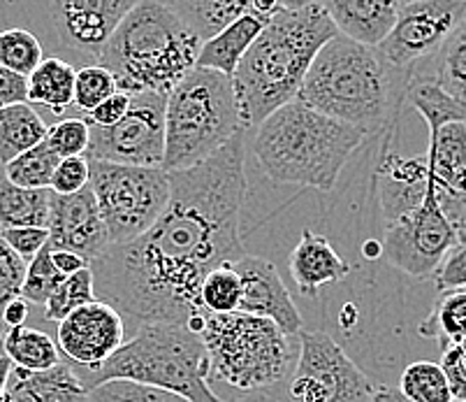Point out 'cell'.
<instances>
[{"instance_id": "1", "label": "cell", "mask_w": 466, "mask_h": 402, "mask_svg": "<svg viewBox=\"0 0 466 402\" xmlns=\"http://www.w3.org/2000/svg\"><path fill=\"white\" fill-rule=\"evenodd\" d=\"M244 168L247 145L244 133H237L205 163L169 172L172 191L158 222L88 265L96 298L142 325H188L205 314L200 286L207 274L247 256L239 238Z\"/></svg>"}, {"instance_id": "2", "label": "cell", "mask_w": 466, "mask_h": 402, "mask_svg": "<svg viewBox=\"0 0 466 402\" xmlns=\"http://www.w3.org/2000/svg\"><path fill=\"white\" fill-rule=\"evenodd\" d=\"M337 36L323 3H283L232 75L241 129L298 98L316 54Z\"/></svg>"}, {"instance_id": "3", "label": "cell", "mask_w": 466, "mask_h": 402, "mask_svg": "<svg viewBox=\"0 0 466 402\" xmlns=\"http://www.w3.org/2000/svg\"><path fill=\"white\" fill-rule=\"evenodd\" d=\"M397 73L401 70L390 67L379 49L337 36L316 54L295 100L374 135L395 121L406 96L410 77L400 79Z\"/></svg>"}, {"instance_id": "4", "label": "cell", "mask_w": 466, "mask_h": 402, "mask_svg": "<svg viewBox=\"0 0 466 402\" xmlns=\"http://www.w3.org/2000/svg\"><path fill=\"white\" fill-rule=\"evenodd\" d=\"M200 46V37L169 3L135 0L105 45L97 66L112 75L116 91L167 96L193 70Z\"/></svg>"}, {"instance_id": "5", "label": "cell", "mask_w": 466, "mask_h": 402, "mask_svg": "<svg viewBox=\"0 0 466 402\" xmlns=\"http://www.w3.org/2000/svg\"><path fill=\"white\" fill-rule=\"evenodd\" d=\"M364 139L367 135L353 126L292 100L258 126L253 154L262 172L277 184L328 193Z\"/></svg>"}, {"instance_id": "6", "label": "cell", "mask_w": 466, "mask_h": 402, "mask_svg": "<svg viewBox=\"0 0 466 402\" xmlns=\"http://www.w3.org/2000/svg\"><path fill=\"white\" fill-rule=\"evenodd\" d=\"M86 388L112 379L147 384L188 402H223L209 387V358L200 335L181 324H147L96 370Z\"/></svg>"}, {"instance_id": "7", "label": "cell", "mask_w": 466, "mask_h": 402, "mask_svg": "<svg viewBox=\"0 0 466 402\" xmlns=\"http://www.w3.org/2000/svg\"><path fill=\"white\" fill-rule=\"evenodd\" d=\"M241 129L232 77L193 67L165 98V172L205 163Z\"/></svg>"}, {"instance_id": "8", "label": "cell", "mask_w": 466, "mask_h": 402, "mask_svg": "<svg viewBox=\"0 0 466 402\" xmlns=\"http://www.w3.org/2000/svg\"><path fill=\"white\" fill-rule=\"evenodd\" d=\"M200 340L209 376L244 393L272 391L288 379L298 354L274 321L244 314H207Z\"/></svg>"}, {"instance_id": "9", "label": "cell", "mask_w": 466, "mask_h": 402, "mask_svg": "<svg viewBox=\"0 0 466 402\" xmlns=\"http://www.w3.org/2000/svg\"><path fill=\"white\" fill-rule=\"evenodd\" d=\"M91 186L109 247L130 244L149 231L169 202V172L91 160Z\"/></svg>"}, {"instance_id": "10", "label": "cell", "mask_w": 466, "mask_h": 402, "mask_svg": "<svg viewBox=\"0 0 466 402\" xmlns=\"http://www.w3.org/2000/svg\"><path fill=\"white\" fill-rule=\"evenodd\" d=\"M376 384L323 330H302L286 402H371Z\"/></svg>"}, {"instance_id": "11", "label": "cell", "mask_w": 466, "mask_h": 402, "mask_svg": "<svg viewBox=\"0 0 466 402\" xmlns=\"http://www.w3.org/2000/svg\"><path fill=\"white\" fill-rule=\"evenodd\" d=\"M460 244L457 226L441 210L434 186L427 189L425 202L406 217L385 223L380 253L392 268L413 279L434 277L448 253Z\"/></svg>"}, {"instance_id": "12", "label": "cell", "mask_w": 466, "mask_h": 402, "mask_svg": "<svg viewBox=\"0 0 466 402\" xmlns=\"http://www.w3.org/2000/svg\"><path fill=\"white\" fill-rule=\"evenodd\" d=\"M165 98L158 93L130 96V108L118 124L91 129L86 159L135 168H163Z\"/></svg>"}, {"instance_id": "13", "label": "cell", "mask_w": 466, "mask_h": 402, "mask_svg": "<svg viewBox=\"0 0 466 402\" xmlns=\"http://www.w3.org/2000/svg\"><path fill=\"white\" fill-rule=\"evenodd\" d=\"M466 19L460 0H410L400 3L395 28L380 42L383 61L401 73H415L422 61L439 54L443 42Z\"/></svg>"}, {"instance_id": "14", "label": "cell", "mask_w": 466, "mask_h": 402, "mask_svg": "<svg viewBox=\"0 0 466 402\" xmlns=\"http://www.w3.org/2000/svg\"><path fill=\"white\" fill-rule=\"evenodd\" d=\"M133 5L135 0H56L46 5V12L52 15L49 24L56 45L82 58V67H86L88 58L97 66L105 45Z\"/></svg>"}, {"instance_id": "15", "label": "cell", "mask_w": 466, "mask_h": 402, "mask_svg": "<svg viewBox=\"0 0 466 402\" xmlns=\"http://www.w3.org/2000/svg\"><path fill=\"white\" fill-rule=\"evenodd\" d=\"M58 354L75 366L96 370L109 356H114L126 342L124 316L103 300L84 304L58 324Z\"/></svg>"}, {"instance_id": "16", "label": "cell", "mask_w": 466, "mask_h": 402, "mask_svg": "<svg viewBox=\"0 0 466 402\" xmlns=\"http://www.w3.org/2000/svg\"><path fill=\"white\" fill-rule=\"evenodd\" d=\"M241 279V303L239 312L269 319L286 333L295 337L302 333V314L286 289L281 274L267 258L244 256L232 263Z\"/></svg>"}, {"instance_id": "17", "label": "cell", "mask_w": 466, "mask_h": 402, "mask_svg": "<svg viewBox=\"0 0 466 402\" xmlns=\"http://www.w3.org/2000/svg\"><path fill=\"white\" fill-rule=\"evenodd\" d=\"M46 232L49 247L77 253L88 265L109 247L91 186L75 196H52Z\"/></svg>"}, {"instance_id": "18", "label": "cell", "mask_w": 466, "mask_h": 402, "mask_svg": "<svg viewBox=\"0 0 466 402\" xmlns=\"http://www.w3.org/2000/svg\"><path fill=\"white\" fill-rule=\"evenodd\" d=\"M425 159L441 210L457 223L466 207V124H448L430 135Z\"/></svg>"}, {"instance_id": "19", "label": "cell", "mask_w": 466, "mask_h": 402, "mask_svg": "<svg viewBox=\"0 0 466 402\" xmlns=\"http://www.w3.org/2000/svg\"><path fill=\"white\" fill-rule=\"evenodd\" d=\"M376 184H379L385 223L397 222L425 202L430 189L427 159L425 156L406 159L395 151H385L376 170Z\"/></svg>"}, {"instance_id": "20", "label": "cell", "mask_w": 466, "mask_h": 402, "mask_svg": "<svg viewBox=\"0 0 466 402\" xmlns=\"http://www.w3.org/2000/svg\"><path fill=\"white\" fill-rule=\"evenodd\" d=\"M339 36L349 37L370 49H379L380 42L395 28L400 3L395 0H332L323 3Z\"/></svg>"}, {"instance_id": "21", "label": "cell", "mask_w": 466, "mask_h": 402, "mask_svg": "<svg viewBox=\"0 0 466 402\" xmlns=\"http://www.w3.org/2000/svg\"><path fill=\"white\" fill-rule=\"evenodd\" d=\"M169 5L186 21V26L200 37V42H207L241 16H256L260 21H269L281 10L283 3H265V0H172Z\"/></svg>"}, {"instance_id": "22", "label": "cell", "mask_w": 466, "mask_h": 402, "mask_svg": "<svg viewBox=\"0 0 466 402\" xmlns=\"http://www.w3.org/2000/svg\"><path fill=\"white\" fill-rule=\"evenodd\" d=\"M350 265L343 261L325 235L302 231L298 247L290 253V274L304 295H316L328 283L349 277Z\"/></svg>"}, {"instance_id": "23", "label": "cell", "mask_w": 466, "mask_h": 402, "mask_svg": "<svg viewBox=\"0 0 466 402\" xmlns=\"http://www.w3.org/2000/svg\"><path fill=\"white\" fill-rule=\"evenodd\" d=\"M5 396L15 402H86L88 388L67 363L40 372L12 367Z\"/></svg>"}, {"instance_id": "24", "label": "cell", "mask_w": 466, "mask_h": 402, "mask_svg": "<svg viewBox=\"0 0 466 402\" xmlns=\"http://www.w3.org/2000/svg\"><path fill=\"white\" fill-rule=\"evenodd\" d=\"M265 24L267 21L256 19V16L237 19L235 24L223 28L218 36L202 42L195 67H205V70H214V73L232 77L244 54L248 52V46L256 42V37L265 28Z\"/></svg>"}, {"instance_id": "25", "label": "cell", "mask_w": 466, "mask_h": 402, "mask_svg": "<svg viewBox=\"0 0 466 402\" xmlns=\"http://www.w3.org/2000/svg\"><path fill=\"white\" fill-rule=\"evenodd\" d=\"M52 189H21L0 177V231L45 228L49 223Z\"/></svg>"}, {"instance_id": "26", "label": "cell", "mask_w": 466, "mask_h": 402, "mask_svg": "<svg viewBox=\"0 0 466 402\" xmlns=\"http://www.w3.org/2000/svg\"><path fill=\"white\" fill-rule=\"evenodd\" d=\"M77 67L61 57H45L28 77V105L35 103L49 108L54 114H63L72 105Z\"/></svg>"}, {"instance_id": "27", "label": "cell", "mask_w": 466, "mask_h": 402, "mask_svg": "<svg viewBox=\"0 0 466 402\" xmlns=\"http://www.w3.org/2000/svg\"><path fill=\"white\" fill-rule=\"evenodd\" d=\"M404 98L425 119L430 135H434L436 130L448 124H466V105L451 98L443 88L436 87L434 79L425 77V75L410 73Z\"/></svg>"}, {"instance_id": "28", "label": "cell", "mask_w": 466, "mask_h": 402, "mask_svg": "<svg viewBox=\"0 0 466 402\" xmlns=\"http://www.w3.org/2000/svg\"><path fill=\"white\" fill-rule=\"evenodd\" d=\"M46 138V126L28 103L0 109V163L7 165Z\"/></svg>"}, {"instance_id": "29", "label": "cell", "mask_w": 466, "mask_h": 402, "mask_svg": "<svg viewBox=\"0 0 466 402\" xmlns=\"http://www.w3.org/2000/svg\"><path fill=\"white\" fill-rule=\"evenodd\" d=\"M3 356L10 358L12 366L26 372L49 370L61 363V354L52 335L28 325L10 328V333L3 337Z\"/></svg>"}, {"instance_id": "30", "label": "cell", "mask_w": 466, "mask_h": 402, "mask_svg": "<svg viewBox=\"0 0 466 402\" xmlns=\"http://www.w3.org/2000/svg\"><path fill=\"white\" fill-rule=\"evenodd\" d=\"M418 333L439 342L441 351L460 345L466 337V289L441 294L430 314L418 325Z\"/></svg>"}, {"instance_id": "31", "label": "cell", "mask_w": 466, "mask_h": 402, "mask_svg": "<svg viewBox=\"0 0 466 402\" xmlns=\"http://www.w3.org/2000/svg\"><path fill=\"white\" fill-rule=\"evenodd\" d=\"M431 79L436 87L466 105V19L451 33L439 54L434 57V75Z\"/></svg>"}, {"instance_id": "32", "label": "cell", "mask_w": 466, "mask_h": 402, "mask_svg": "<svg viewBox=\"0 0 466 402\" xmlns=\"http://www.w3.org/2000/svg\"><path fill=\"white\" fill-rule=\"evenodd\" d=\"M58 163L61 159L46 147V142H40L5 165V180L21 189H52Z\"/></svg>"}, {"instance_id": "33", "label": "cell", "mask_w": 466, "mask_h": 402, "mask_svg": "<svg viewBox=\"0 0 466 402\" xmlns=\"http://www.w3.org/2000/svg\"><path fill=\"white\" fill-rule=\"evenodd\" d=\"M400 393L410 402H455L439 363L415 361L401 372Z\"/></svg>"}, {"instance_id": "34", "label": "cell", "mask_w": 466, "mask_h": 402, "mask_svg": "<svg viewBox=\"0 0 466 402\" xmlns=\"http://www.w3.org/2000/svg\"><path fill=\"white\" fill-rule=\"evenodd\" d=\"M42 58H45V49L35 33L26 28L0 31V66L3 67L21 77H31Z\"/></svg>"}, {"instance_id": "35", "label": "cell", "mask_w": 466, "mask_h": 402, "mask_svg": "<svg viewBox=\"0 0 466 402\" xmlns=\"http://www.w3.org/2000/svg\"><path fill=\"white\" fill-rule=\"evenodd\" d=\"M241 303V279L232 265L211 270L200 286V304L207 314H235Z\"/></svg>"}, {"instance_id": "36", "label": "cell", "mask_w": 466, "mask_h": 402, "mask_svg": "<svg viewBox=\"0 0 466 402\" xmlns=\"http://www.w3.org/2000/svg\"><path fill=\"white\" fill-rule=\"evenodd\" d=\"M93 300H96L93 273L91 268H84L58 283V289L54 291L52 298L46 300L45 304V319L61 324L67 314H72V312L84 307V304L93 303Z\"/></svg>"}, {"instance_id": "37", "label": "cell", "mask_w": 466, "mask_h": 402, "mask_svg": "<svg viewBox=\"0 0 466 402\" xmlns=\"http://www.w3.org/2000/svg\"><path fill=\"white\" fill-rule=\"evenodd\" d=\"M66 277L56 273L52 263V247L49 242L40 249L33 261H28L26 268V279H24V286H21V298L26 300L28 304H40L45 307L46 300L52 298L54 291L58 289V283Z\"/></svg>"}, {"instance_id": "38", "label": "cell", "mask_w": 466, "mask_h": 402, "mask_svg": "<svg viewBox=\"0 0 466 402\" xmlns=\"http://www.w3.org/2000/svg\"><path fill=\"white\" fill-rule=\"evenodd\" d=\"M86 402H188L177 393L163 388L147 387V384L112 379V382L97 384L88 391Z\"/></svg>"}, {"instance_id": "39", "label": "cell", "mask_w": 466, "mask_h": 402, "mask_svg": "<svg viewBox=\"0 0 466 402\" xmlns=\"http://www.w3.org/2000/svg\"><path fill=\"white\" fill-rule=\"evenodd\" d=\"M116 93V82L103 66L79 67L75 75V91H72V105L88 114L97 105L105 103L109 96Z\"/></svg>"}, {"instance_id": "40", "label": "cell", "mask_w": 466, "mask_h": 402, "mask_svg": "<svg viewBox=\"0 0 466 402\" xmlns=\"http://www.w3.org/2000/svg\"><path fill=\"white\" fill-rule=\"evenodd\" d=\"M45 142L58 159L86 156L88 142H91V129L84 119H63L54 124L52 129H46Z\"/></svg>"}, {"instance_id": "41", "label": "cell", "mask_w": 466, "mask_h": 402, "mask_svg": "<svg viewBox=\"0 0 466 402\" xmlns=\"http://www.w3.org/2000/svg\"><path fill=\"white\" fill-rule=\"evenodd\" d=\"M28 263L21 256H16L5 240L0 238V314L5 312L12 300L21 298V286L26 279Z\"/></svg>"}, {"instance_id": "42", "label": "cell", "mask_w": 466, "mask_h": 402, "mask_svg": "<svg viewBox=\"0 0 466 402\" xmlns=\"http://www.w3.org/2000/svg\"><path fill=\"white\" fill-rule=\"evenodd\" d=\"M91 181V165L86 156H75V159H61L52 180L54 196H75V193L88 189Z\"/></svg>"}, {"instance_id": "43", "label": "cell", "mask_w": 466, "mask_h": 402, "mask_svg": "<svg viewBox=\"0 0 466 402\" xmlns=\"http://www.w3.org/2000/svg\"><path fill=\"white\" fill-rule=\"evenodd\" d=\"M0 238L5 240V244L16 256L28 263L49 242V232L45 228H7V231H0Z\"/></svg>"}, {"instance_id": "44", "label": "cell", "mask_w": 466, "mask_h": 402, "mask_svg": "<svg viewBox=\"0 0 466 402\" xmlns=\"http://www.w3.org/2000/svg\"><path fill=\"white\" fill-rule=\"evenodd\" d=\"M436 289L441 294L455 289H466V244H457L446 261L441 263V268L434 274Z\"/></svg>"}, {"instance_id": "45", "label": "cell", "mask_w": 466, "mask_h": 402, "mask_svg": "<svg viewBox=\"0 0 466 402\" xmlns=\"http://www.w3.org/2000/svg\"><path fill=\"white\" fill-rule=\"evenodd\" d=\"M441 370L446 375L448 388L455 402H466V354L460 346H448L441 354Z\"/></svg>"}, {"instance_id": "46", "label": "cell", "mask_w": 466, "mask_h": 402, "mask_svg": "<svg viewBox=\"0 0 466 402\" xmlns=\"http://www.w3.org/2000/svg\"><path fill=\"white\" fill-rule=\"evenodd\" d=\"M128 108H130L128 93L116 91L114 96H109L105 103H100L96 109H91L84 121H86L91 129H109V126L118 124V121L124 119Z\"/></svg>"}, {"instance_id": "47", "label": "cell", "mask_w": 466, "mask_h": 402, "mask_svg": "<svg viewBox=\"0 0 466 402\" xmlns=\"http://www.w3.org/2000/svg\"><path fill=\"white\" fill-rule=\"evenodd\" d=\"M28 103V77L0 66V109Z\"/></svg>"}, {"instance_id": "48", "label": "cell", "mask_w": 466, "mask_h": 402, "mask_svg": "<svg viewBox=\"0 0 466 402\" xmlns=\"http://www.w3.org/2000/svg\"><path fill=\"white\" fill-rule=\"evenodd\" d=\"M52 263L61 277H70V274L88 268V263L84 258H79L77 253L72 252H63V249H52Z\"/></svg>"}, {"instance_id": "49", "label": "cell", "mask_w": 466, "mask_h": 402, "mask_svg": "<svg viewBox=\"0 0 466 402\" xmlns=\"http://www.w3.org/2000/svg\"><path fill=\"white\" fill-rule=\"evenodd\" d=\"M28 312H31V304H28L24 298H16L7 304L5 312H3L0 316H3V321H5L10 328H19V325H26Z\"/></svg>"}, {"instance_id": "50", "label": "cell", "mask_w": 466, "mask_h": 402, "mask_svg": "<svg viewBox=\"0 0 466 402\" xmlns=\"http://www.w3.org/2000/svg\"><path fill=\"white\" fill-rule=\"evenodd\" d=\"M371 402H410L406 400L400 393V388L395 387H376L374 396H371Z\"/></svg>"}, {"instance_id": "51", "label": "cell", "mask_w": 466, "mask_h": 402, "mask_svg": "<svg viewBox=\"0 0 466 402\" xmlns=\"http://www.w3.org/2000/svg\"><path fill=\"white\" fill-rule=\"evenodd\" d=\"M235 402H286V400L272 391H256V393H244V396Z\"/></svg>"}, {"instance_id": "52", "label": "cell", "mask_w": 466, "mask_h": 402, "mask_svg": "<svg viewBox=\"0 0 466 402\" xmlns=\"http://www.w3.org/2000/svg\"><path fill=\"white\" fill-rule=\"evenodd\" d=\"M12 367H15V366L10 363V358L0 354V397H5L7 382H10V375H12Z\"/></svg>"}, {"instance_id": "53", "label": "cell", "mask_w": 466, "mask_h": 402, "mask_svg": "<svg viewBox=\"0 0 466 402\" xmlns=\"http://www.w3.org/2000/svg\"><path fill=\"white\" fill-rule=\"evenodd\" d=\"M457 232H460V244H466V207L461 210V214L457 217Z\"/></svg>"}, {"instance_id": "54", "label": "cell", "mask_w": 466, "mask_h": 402, "mask_svg": "<svg viewBox=\"0 0 466 402\" xmlns=\"http://www.w3.org/2000/svg\"><path fill=\"white\" fill-rule=\"evenodd\" d=\"M457 346H460V349H461V351H464V354H466V337H464V340H461V342H460V345H457Z\"/></svg>"}, {"instance_id": "55", "label": "cell", "mask_w": 466, "mask_h": 402, "mask_svg": "<svg viewBox=\"0 0 466 402\" xmlns=\"http://www.w3.org/2000/svg\"><path fill=\"white\" fill-rule=\"evenodd\" d=\"M0 349H3V328H0Z\"/></svg>"}, {"instance_id": "56", "label": "cell", "mask_w": 466, "mask_h": 402, "mask_svg": "<svg viewBox=\"0 0 466 402\" xmlns=\"http://www.w3.org/2000/svg\"><path fill=\"white\" fill-rule=\"evenodd\" d=\"M0 402H15V400H10V397L5 396V397H0Z\"/></svg>"}]
</instances>
